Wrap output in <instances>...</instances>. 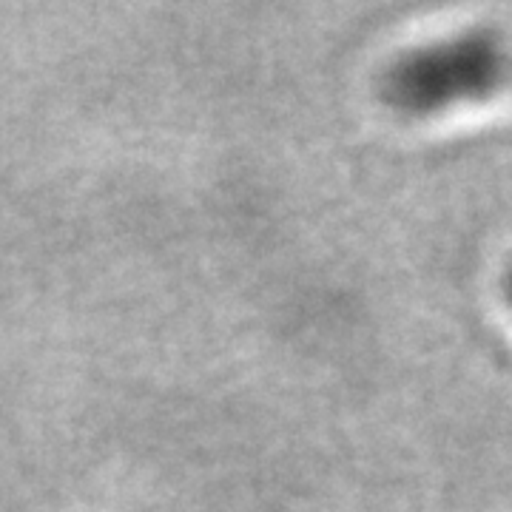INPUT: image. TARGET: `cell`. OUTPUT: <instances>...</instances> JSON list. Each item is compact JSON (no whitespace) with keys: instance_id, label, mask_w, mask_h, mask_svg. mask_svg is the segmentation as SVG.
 <instances>
[{"instance_id":"obj_1","label":"cell","mask_w":512,"mask_h":512,"mask_svg":"<svg viewBox=\"0 0 512 512\" xmlns=\"http://www.w3.org/2000/svg\"><path fill=\"white\" fill-rule=\"evenodd\" d=\"M501 74L493 43L464 37L433 52L410 57L393 74V92L407 106H439L458 97L487 94Z\"/></svg>"}]
</instances>
